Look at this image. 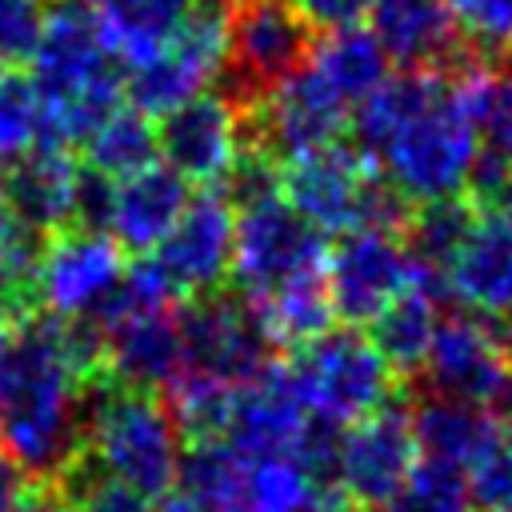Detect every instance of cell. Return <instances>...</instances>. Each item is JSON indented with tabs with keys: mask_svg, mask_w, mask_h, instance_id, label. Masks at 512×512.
<instances>
[{
	"mask_svg": "<svg viewBox=\"0 0 512 512\" xmlns=\"http://www.w3.org/2000/svg\"><path fill=\"white\" fill-rule=\"evenodd\" d=\"M352 140V148L412 204L460 196L484 148L456 80L440 72L388 76L368 100L356 104Z\"/></svg>",
	"mask_w": 512,
	"mask_h": 512,
	"instance_id": "1",
	"label": "cell"
},
{
	"mask_svg": "<svg viewBox=\"0 0 512 512\" xmlns=\"http://www.w3.org/2000/svg\"><path fill=\"white\" fill-rule=\"evenodd\" d=\"M0 444L4 460L28 484H56L84 456L88 384L68 364L52 312L16 328L0 364Z\"/></svg>",
	"mask_w": 512,
	"mask_h": 512,
	"instance_id": "2",
	"label": "cell"
},
{
	"mask_svg": "<svg viewBox=\"0 0 512 512\" xmlns=\"http://www.w3.org/2000/svg\"><path fill=\"white\" fill-rule=\"evenodd\" d=\"M28 76L48 116L44 152L84 148V140L120 108L124 96L120 56L96 12L80 0L52 4Z\"/></svg>",
	"mask_w": 512,
	"mask_h": 512,
	"instance_id": "3",
	"label": "cell"
},
{
	"mask_svg": "<svg viewBox=\"0 0 512 512\" xmlns=\"http://www.w3.org/2000/svg\"><path fill=\"white\" fill-rule=\"evenodd\" d=\"M180 428L160 392L128 388L112 376L88 384L84 452L100 476L132 488L136 496H168L180 476Z\"/></svg>",
	"mask_w": 512,
	"mask_h": 512,
	"instance_id": "4",
	"label": "cell"
},
{
	"mask_svg": "<svg viewBox=\"0 0 512 512\" xmlns=\"http://www.w3.org/2000/svg\"><path fill=\"white\" fill-rule=\"evenodd\" d=\"M312 56V24L292 0H232L220 64V96L240 112L268 100Z\"/></svg>",
	"mask_w": 512,
	"mask_h": 512,
	"instance_id": "5",
	"label": "cell"
},
{
	"mask_svg": "<svg viewBox=\"0 0 512 512\" xmlns=\"http://www.w3.org/2000/svg\"><path fill=\"white\" fill-rule=\"evenodd\" d=\"M284 368L304 412L336 428L356 424L388 404L396 384V372L360 328H332L308 340L292 360H284Z\"/></svg>",
	"mask_w": 512,
	"mask_h": 512,
	"instance_id": "6",
	"label": "cell"
},
{
	"mask_svg": "<svg viewBox=\"0 0 512 512\" xmlns=\"http://www.w3.org/2000/svg\"><path fill=\"white\" fill-rule=\"evenodd\" d=\"M428 396H444L488 416L512 412V340L500 320L488 316H448L412 376Z\"/></svg>",
	"mask_w": 512,
	"mask_h": 512,
	"instance_id": "7",
	"label": "cell"
},
{
	"mask_svg": "<svg viewBox=\"0 0 512 512\" xmlns=\"http://www.w3.org/2000/svg\"><path fill=\"white\" fill-rule=\"evenodd\" d=\"M328 260L324 232L312 228L284 196L240 208L232 232V284L248 304L276 296L280 288L320 276Z\"/></svg>",
	"mask_w": 512,
	"mask_h": 512,
	"instance_id": "8",
	"label": "cell"
},
{
	"mask_svg": "<svg viewBox=\"0 0 512 512\" xmlns=\"http://www.w3.org/2000/svg\"><path fill=\"white\" fill-rule=\"evenodd\" d=\"M176 324H180V344H184L180 372L216 380L224 388H240L256 380L280 356V348L264 332L260 312L240 292L236 296L212 292V296L184 300L176 308Z\"/></svg>",
	"mask_w": 512,
	"mask_h": 512,
	"instance_id": "9",
	"label": "cell"
},
{
	"mask_svg": "<svg viewBox=\"0 0 512 512\" xmlns=\"http://www.w3.org/2000/svg\"><path fill=\"white\" fill-rule=\"evenodd\" d=\"M416 468L412 404L392 396L364 420L348 424L340 444V500L352 512H380Z\"/></svg>",
	"mask_w": 512,
	"mask_h": 512,
	"instance_id": "10",
	"label": "cell"
},
{
	"mask_svg": "<svg viewBox=\"0 0 512 512\" xmlns=\"http://www.w3.org/2000/svg\"><path fill=\"white\" fill-rule=\"evenodd\" d=\"M412 256L404 236L392 232H344L324 260V284L332 312L344 328H368L408 284H412Z\"/></svg>",
	"mask_w": 512,
	"mask_h": 512,
	"instance_id": "11",
	"label": "cell"
},
{
	"mask_svg": "<svg viewBox=\"0 0 512 512\" xmlns=\"http://www.w3.org/2000/svg\"><path fill=\"white\" fill-rule=\"evenodd\" d=\"M124 248L104 232L64 228L44 240L36 296L56 316H96L124 280Z\"/></svg>",
	"mask_w": 512,
	"mask_h": 512,
	"instance_id": "12",
	"label": "cell"
},
{
	"mask_svg": "<svg viewBox=\"0 0 512 512\" xmlns=\"http://www.w3.org/2000/svg\"><path fill=\"white\" fill-rule=\"evenodd\" d=\"M232 232L236 220L224 192L200 188L180 212L176 228L160 240V248L148 252L172 284V292L180 296V304L220 292V284L232 276Z\"/></svg>",
	"mask_w": 512,
	"mask_h": 512,
	"instance_id": "13",
	"label": "cell"
},
{
	"mask_svg": "<svg viewBox=\"0 0 512 512\" xmlns=\"http://www.w3.org/2000/svg\"><path fill=\"white\" fill-rule=\"evenodd\" d=\"M368 16L376 44L404 72H440L456 80L488 60L464 40L448 0H376Z\"/></svg>",
	"mask_w": 512,
	"mask_h": 512,
	"instance_id": "14",
	"label": "cell"
},
{
	"mask_svg": "<svg viewBox=\"0 0 512 512\" xmlns=\"http://www.w3.org/2000/svg\"><path fill=\"white\" fill-rule=\"evenodd\" d=\"M156 144L164 168H172L184 184L212 188L232 168L244 136H240V108L220 92H200L180 108L164 112L156 124Z\"/></svg>",
	"mask_w": 512,
	"mask_h": 512,
	"instance_id": "15",
	"label": "cell"
},
{
	"mask_svg": "<svg viewBox=\"0 0 512 512\" xmlns=\"http://www.w3.org/2000/svg\"><path fill=\"white\" fill-rule=\"evenodd\" d=\"M96 320L104 328V360L112 380L144 392H164L180 376L184 344L176 308H124L108 300Z\"/></svg>",
	"mask_w": 512,
	"mask_h": 512,
	"instance_id": "16",
	"label": "cell"
},
{
	"mask_svg": "<svg viewBox=\"0 0 512 512\" xmlns=\"http://www.w3.org/2000/svg\"><path fill=\"white\" fill-rule=\"evenodd\" d=\"M304 424H308V412L288 380L284 360H276L256 380L232 392L220 440H228L244 460H280L296 452Z\"/></svg>",
	"mask_w": 512,
	"mask_h": 512,
	"instance_id": "17",
	"label": "cell"
},
{
	"mask_svg": "<svg viewBox=\"0 0 512 512\" xmlns=\"http://www.w3.org/2000/svg\"><path fill=\"white\" fill-rule=\"evenodd\" d=\"M444 280L452 300L468 304L476 316L512 320V204L476 212Z\"/></svg>",
	"mask_w": 512,
	"mask_h": 512,
	"instance_id": "18",
	"label": "cell"
},
{
	"mask_svg": "<svg viewBox=\"0 0 512 512\" xmlns=\"http://www.w3.org/2000/svg\"><path fill=\"white\" fill-rule=\"evenodd\" d=\"M188 200H192L188 184L172 168L152 164V168H144V172H136V176L116 184L108 232H112V240L120 248H128L136 256H148L176 228V220L188 208Z\"/></svg>",
	"mask_w": 512,
	"mask_h": 512,
	"instance_id": "19",
	"label": "cell"
},
{
	"mask_svg": "<svg viewBox=\"0 0 512 512\" xmlns=\"http://www.w3.org/2000/svg\"><path fill=\"white\" fill-rule=\"evenodd\" d=\"M76 168L68 152H28L24 160L0 168V200L36 236H56L72 224Z\"/></svg>",
	"mask_w": 512,
	"mask_h": 512,
	"instance_id": "20",
	"label": "cell"
},
{
	"mask_svg": "<svg viewBox=\"0 0 512 512\" xmlns=\"http://www.w3.org/2000/svg\"><path fill=\"white\" fill-rule=\"evenodd\" d=\"M412 404V436H416V452L432 464L468 472L472 460L492 444V436L500 432L504 416H488L480 408L444 400V396H416Z\"/></svg>",
	"mask_w": 512,
	"mask_h": 512,
	"instance_id": "21",
	"label": "cell"
},
{
	"mask_svg": "<svg viewBox=\"0 0 512 512\" xmlns=\"http://www.w3.org/2000/svg\"><path fill=\"white\" fill-rule=\"evenodd\" d=\"M308 68L320 76V84L344 104L356 108L388 80V56L364 28H332L320 44H312Z\"/></svg>",
	"mask_w": 512,
	"mask_h": 512,
	"instance_id": "22",
	"label": "cell"
},
{
	"mask_svg": "<svg viewBox=\"0 0 512 512\" xmlns=\"http://www.w3.org/2000/svg\"><path fill=\"white\" fill-rule=\"evenodd\" d=\"M440 300L432 292H424L420 284H408L372 324H368V340L376 344V352L384 356V364L396 376H416L436 328H440Z\"/></svg>",
	"mask_w": 512,
	"mask_h": 512,
	"instance_id": "23",
	"label": "cell"
},
{
	"mask_svg": "<svg viewBox=\"0 0 512 512\" xmlns=\"http://www.w3.org/2000/svg\"><path fill=\"white\" fill-rule=\"evenodd\" d=\"M80 4L96 12L116 56L128 64H144L148 56H156L176 36V28L192 8V0H80Z\"/></svg>",
	"mask_w": 512,
	"mask_h": 512,
	"instance_id": "24",
	"label": "cell"
},
{
	"mask_svg": "<svg viewBox=\"0 0 512 512\" xmlns=\"http://www.w3.org/2000/svg\"><path fill=\"white\" fill-rule=\"evenodd\" d=\"M248 464L252 460H244L228 440L204 436V440H188L176 480L200 512H244Z\"/></svg>",
	"mask_w": 512,
	"mask_h": 512,
	"instance_id": "25",
	"label": "cell"
},
{
	"mask_svg": "<svg viewBox=\"0 0 512 512\" xmlns=\"http://www.w3.org/2000/svg\"><path fill=\"white\" fill-rule=\"evenodd\" d=\"M160 160V144H156V128L144 112L136 108H116L88 140H84V164L96 168L100 176H108L112 184L152 168Z\"/></svg>",
	"mask_w": 512,
	"mask_h": 512,
	"instance_id": "26",
	"label": "cell"
},
{
	"mask_svg": "<svg viewBox=\"0 0 512 512\" xmlns=\"http://www.w3.org/2000/svg\"><path fill=\"white\" fill-rule=\"evenodd\" d=\"M264 320V332L272 336L276 348H304L308 340L332 332V300H328V284H324V272L320 276H308V280H296L288 288H280L276 296L252 304Z\"/></svg>",
	"mask_w": 512,
	"mask_h": 512,
	"instance_id": "27",
	"label": "cell"
},
{
	"mask_svg": "<svg viewBox=\"0 0 512 512\" xmlns=\"http://www.w3.org/2000/svg\"><path fill=\"white\" fill-rule=\"evenodd\" d=\"M472 220H476V208L464 196H440V200L412 204V216L404 228V248L420 268L448 272Z\"/></svg>",
	"mask_w": 512,
	"mask_h": 512,
	"instance_id": "28",
	"label": "cell"
},
{
	"mask_svg": "<svg viewBox=\"0 0 512 512\" xmlns=\"http://www.w3.org/2000/svg\"><path fill=\"white\" fill-rule=\"evenodd\" d=\"M48 144V116L44 100L28 72L0 76V168L24 160L28 152H44Z\"/></svg>",
	"mask_w": 512,
	"mask_h": 512,
	"instance_id": "29",
	"label": "cell"
},
{
	"mask_svg": "<svg viewBox=\"0 0 512 512\" xmlns=\"http://www.w3.org/2000/svg\"><path fill=\"white\" fill-rule=\"evenodd\" d=\"M244 512H316V488L292 456L252 460Z\"/></svg>",
	"mask_w": 512,
	"mask_h": 512,
	"instance_id": "30",
	"label": "cell"
},
{
	"mask_svg": "<svg viewBox=\"0 0 512 512\" xmlns=\"http://www.w3.org/2000/svg\"><path fill=\"white\" fill-rule=\"evenodd\" d=\"M380 512H468L464 472L432 464V460H416L404 488Z\"/></svg>",
	"mask_w": 512,
	"mask_h": 512,
	"instance_id": "31",
	"label": "cell"
},
{
	"mask_svg": "<svg viewBox=\"0 0 512 512\" xmlns=\"http://www.w3.org/2000/svg\"><path fill=\"white\" fill-rule=\"evenodd\" d=\"M464 488H468V512H512V424L508 420L464 472Z\"/></svg>",
	"mask_w": 512,
	"mask_h": 512,
	"instance_id": "32",
	"label": "cell"
},
{
	"mask_svg": "<svg viewBox=\"0 0 512 512\" xmlns=\"http://www.w3.org/2000/svg\"><path fill=\"white\" fill-rule=\"evenodd\" d=\"M68 512H148V500L132 488L100 476V468L88 460V452L56 480Z\"/></svg>",
	"mask_w": 512,
	"mask_h": 512,
	"instance_id": "33",
	"label": "cell"
},
{
	"mask_svg": "<svg viewBox=\"0 0 512 512\" xmlns=\"http://www.w3.org/2000/svg\"><path fill=\"white\" fill-rule=\"evenodd\" d=\"M464 40L488 60L512 56V0H448Z\"/></svg>",
	"mask_w": 512,
	"mask_h": 512,
	"instance_id": "34",
	"label": "cell"
},
{
	"mask_svg": "<svg viewBox=\"0 0 512 512\" xmlns=\"http://www.w3.org/2000/svg\"><path fill=\"white\" fill-rule=\"evenodd\" d=\"M44 32V0H0V60H32Z\"/></svg>",
	"mask_w": 512,
	"mask_h": 512,
	"instance_id": "35",
	"label": "cell"
},
{
	"mask_svg": "<svg viewBox=\"0 0 512 512\" xmlns=\"http://www.w3.org/2000/svg\"><path fill=\"white\" fill-rule=\"evenodd\" d=\"M112 196H116V184H112L108 176H100L96 168L80 164V168H76V188H72V224H68V228H80V232H108Z\"/></svg>",
	"mask_w": 512,
	"mask_h": 512,
	"instance_id": "36",
	"label": "cell"
},
{
	"mask_svg": "<svg viewBox=\"0 0 512 512\" xmlns=\"http://www.w3.org/2000/svg\"><path fill=\"white\" fill-rule=\"evenodd\" d=\"M300 8V16L312 28H352L360 16H368L376 8V0H292Z\"/></svg>",
	"mask_w": 512,
	"mask_h": 512,
	"instance_id": "37",
	"label": "cell"
},
{
	"mask_svg": "<svg viewBox=\"0 0 512 512\" xmlns=\"http://www.w3.org/2000/svg\"><path fill=\"white\" fill-rule=\"evenodd\" d=\"M160 512H200L184 492H176V496H164V504H160Z\"/></svg>",
	"mask_w": 512,
	"mask_h": 512,
	"instance_id": "38",
	"label": "cell"
},
{
	"mask_svg": "<svg viewBox=\"0 0 512 512\" xmlns=\"http://www.w3.org/2000/svg\"><path fill=\"white\" fill-rule=\"evenodd\" d=\"M8 348H12V328H8V320L0 316V364H4V356H8Z\"/></svg>",
	"mask_w": 512,
	"mask_h": 512,
	"instance_id": "39",
	"label": "cell"
},
{
	"mask_svg": "<svg viewBox=\"0 0 512 512\" xmlns=\"http://www.w3.org/2000/svg\"><path fill=\"white\" fill-rule=\"evenodd\" d=\"M316 512H352V508H316Z\"/></svg>",
	"mask_w": 512,
	"mask_h": 512,
	"instance_id": "40",
	"label": "cell"
},
{
	"mask_svg": "<svg viewBox=\"0 0 512 512\" xmlns=\"http://www.w3.org/2000/svg\"><path fill=\"white\" fill-rule=\"evenodd\" d=\"M504 328H508V340H512V320H508V324H504Z\"/></svg>",
	"mask_w": 512,
	"mask_h": 512,
	"instance_id": "41",
	"label": "cell"
},
{
	"mask_svg": "<svg viewBox=\"0 0 512 512\" xmlns=\"http://www.w3.org/2000/svg\"><path fill=\"white\" fill-rule=\"evenodd\" d=\"M0 424H4V408H0Z\"/></svg>",
	"mask_w": 512,
	"mask_h": 512,
	"instance_id": "42",
	"label": "cell"
},
{
	"mask_svg": "<svg viewBox=\"0 0 512 512\" xmlns=\"http://www.w3.org/2000/svg\"><path fill=\"white\" fill-rule=\"evenodd\" d=\"M0 76H4V60H0Z\"/></svg>",
	"mask_w": 512,
	"mask_h": 512,
	"instance_id": "43",
	"label": "cell"
}]
</instances>
